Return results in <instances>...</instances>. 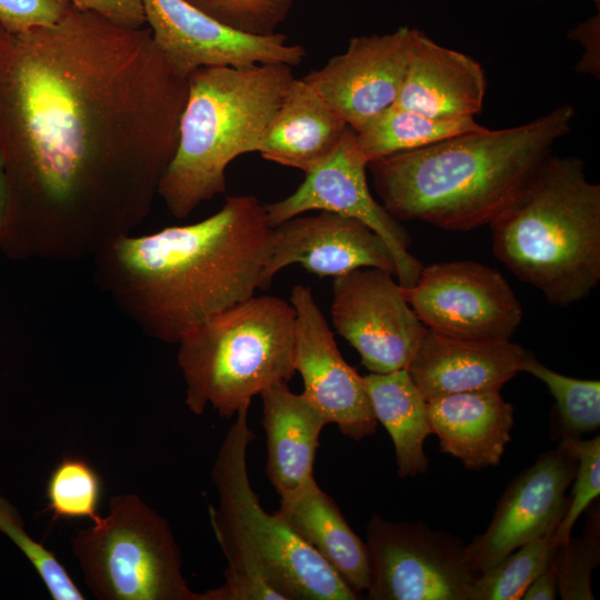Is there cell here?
<instances>
[{"label":"cell","instance_id":"32","mask_svg":"<svg viewBox=\"0 0 600 600\" xmlns=\"http://www.w3.org/2000/svg\"><path fill=\"white\" fill-rule=\"evenodd\" d=\"M559 442L573 453L577 469L568 510L553 532L556 546L571 537L576 521L600 493V437L563 438Z\"/></svg>","mask_w":600,"mask_h":600},{"label":"cell","instance_id":"35","mask_svg":"<svg viewBox=\"0 0 600 600\" xmlns=\"http://www.w3.org/2000/svg\"><path fill=\"white\" fill-rule=\"evenodd\" d=\"M599 34L600 16L599 13L590 17L588 20L577 24L568 32L571 39L578 40L584 48L581 60L576 66L580 72L592 74L599 78Z\"/></svg>","mask_w":600,"mask_h":600},{"label":"cell","instance_id":"20","mask_svg":"<svg viewBox=\"0 0 600 600\" xmlns=\"http://www.w3.org/2000/svg\"><path fill=\"white\" fill-rule=\"evenodd\" d=\"M429 423L443 453L467 470L500 463L514 424V408L500 391L453 393L427 401Z\"/></svg>","mask_w":600,"mask_h":600},{"label":"cell","instance_id":"27","mask_svg":"<svg viewBox=\"0 0 600 600\" xmlns=\"http://www.w3.org/2000/svg\"><path fill=\"white\" fill-rule=\"evenodd\" d=\"M554 547L552 532L510 552L478 574L468 600H521L527 587L550 560Z\"/></svg>","mask_w":600,"mask_h":600},{"label":"cell","instance_id":"13","mask_svg":"<svg viewBox=\"0 0 600 600\" xmlns=\"http://www.w3.org/2000/svg\"><path fill=\"white\" fill-rule=\"evenodd\" d=\"M146 24L169 63L183 77L203 67L244 68L263 63L300 64L306 50L284 34L240 32L184 0H142Z\"/></svg>","mask_w":600,"mask_h":600},{"label":"cell","instance_id":"31","mask_svg":"<svg viewBox=\"0 0 600 600\" xmlns=\"http://www.w3.org/2000/svg\"><path fill=\"white\" fill-rule=\"evenodd\" d=\"M222 24L243 33H277L296 0H184Z\"/></svg>","mask_w":600,"mask_h":600},{"label":"cell","instance_id":"38","mask_svg":"<svg viewBox=\"0 0 600 600\" xmlns=\"http://www.w3.org/2000/svg\"><path fill=\"white\" fill-rule=\"evenodd\" d=\"M591 1H592V2L597 6V8L599 9V7H600V0H591Z\"/></svg>","mask_w":600,"mask_h":600},{"label":"cell","instance_id":"18","mask_svg":"<svg viewBox=\"0 0 600 600\" xmlns=\"http://www.w3.org/2000/svg\"><path fill=\"white\" fill-rule=\"evenodd\" d=\"M527 349L508 341H473L429 329L407 371L426 401L461 392L500 391L521 372Z\"/></svg>","mask_w":600,"mask_h":600},{"label":"cell","instance_id":"8","mask_svg":"<svg viewBox=\"0 0 600 600\" xmlns=\"http://www.w3.org/2000/svg\"><path fill=\"white\" fill-rule=\"evenodd\" d=\"M72 538L83 580L100 600H200L182 574L168 521L132 493L110 498L108 513Z\"/></svg>","mask_w":600,"mask_h":600},{"label":"cell","instance_id":"37","mask_svg":"<svg viewBox=\"0 0 600 600\" xmlns=\"http://www.w3.org/2000/svg\"><path fill=\"white\" fill-rule=\"evenodd\" d=\"M7 207V177L4 170V160L0 149V228L4 218Z\"/></svg>","mask_w":600,"mask_h":600},{"label":"cell","instance_id":"34","mask_svg":"<svg viewBox=\"0 0 600 600\" xmlns=\"http://www.w3.org/2000/svg\"><path fill=\"white\" fill-rule=\"evenodd\" d=\"M71 6L93 11L110 21L131 28L146 26L142 0H67Z\"/></svg>","mask_w":600,"mask_h":600},{"label":"cell","instance_id":"4","mask_svg":"<svg viewBox=\"0 0 600 600\" xmlns=\"http://www.w3.org/2000/svg\"><path fill=\"white\" fill-rule=\"evenodd\" d=\"M249 407L237 411L211 471L219 506L209 507V517L227 568L224 583L200 593V600L360 599L313 548L261 507L248 472V448L256 439Z\"/></svg>","mask_w":600,"mask_h":600},{"label":"cell","instance_id":"3","mask_svg":"<svg viewBox=\"0 0 600 600\" xmlns=\"http://www.w3.org/2000/svg\"><path fill=\"white\" fill-rule=\"evenodd\" d=\"M564 103L527 123L460 133L368 163L381 204L398 221L447 231L489 223L571 130Z\"/></svg>","mask_w":600,"mask_h":600},{"label":"cell","instance_id":"36","mask_svg":"<svg viewBox=\"0 0 600 600\" xmlns=\"http://www.w3.org/2000/svg\"><path fill=\"white\" fill-rule=\"evenodd\" d=\"M556 592L557 583L551 556L544 568L527 587L521 600H553L556 598Z\"/></svg>","mask_w":600,"mask_h":600},{"label":"cell","instance_id":"21","mask_svg":"<svg viewBox=\"0 0 600 600\" xmlns=\"http://www.w3.org/2000/svg\"><path fill=\"white\" fill-rule=\"evenodd\" d=\"M351 129L302 78H294L260 139L257 151L308 173L322 164Z\"/></svg>","mask_w":600,"mask_h":600},{"label":"cell","instance_id":"6","mask_svg":"<svg viewBox=\"0 0 600 600\" xmlns=\"http://www.w3.org/2000/svg\"><path fill=\"white\" fill-rule=\"evenodd\" d=\"M293 79L292 67L282 63L203 67L189 74L178 146L158 188L174 218L226 191L227 167L257 151Z\"/></svg>","mask_w":600,"mask_h":600},{"label":"cell","instance_id":"24","mask_svg":"<svg viewBox=\"0 0 600 600\" xmlns=\"http://www.w3.org/2000/svg\"><path fill=\"white\" fill-rule=\"evenodd\" d=\"M378 422L389 432L396 451L398 474L406 479L426 473L429 460L426 439L432 433L427 401L407 369L363 377Z\"/></svg>","mask_w":600,"mask_h":600},{"label":"cell","instance_id":"2","mask_svg":"<svg viewBox=\"0 0 600 600\" xmlns=\"http://www.w3.org/2000/svg\"><path fill=\"white\" fill-rule=\"evenodd\" d=\"M272 227L251 194L212 216L122 236L93 257V280L146 336L177 344L190 330L264 289Z\"/></svg>","mask_w":600,"mask_h":600},{"label":"cell","instance_id":"19","mask_svg":"<svg viewBox=\"0 0 600 600\" xmlns=\"http://www.w3.org/2000/svg\"><path fill=\"white\" fill-rule=\"evenodd\" d=\"M487 90L482 66L414 29L404 78L392 106L431 118L481 112Z\"/></svg>","mask_w":600,"mask_h":600},{"label":"cell","instance_id":"25","mask_svg":"<svg viewBox=\"0 0 600 600\" xmlns=\"http://www.w3.org/2000/svg\"><path fill=\"white\" fill-rule=\"evenodd\" d=\"M483 128L473 117L431 118L391 106L357 131L356 140L359 150L370 162Z\"/></svg>","mask_w":600,"mask_h":600},{"label":"cell","instance_id":"11","mask_svg":"<svg viewBox=\"0 0 600 600\" xmlns=\"http://www.w3.org/2000/svg\"><path fill=\"white\" fill-rule=\"evenodd\" d=\"M388 271L360 268L332 283L331 320L371 373L407 369L427 328Z\"/></svg>","mask_w":600,"mask_h":600},{"label":"cell","instance_id":"28","mask_svg":"<svg viewBox=\"0 0 600 600\" xmlns=\"http://www.w3.org/2000/svg\"><path fill=\"white\" fill-rule=\"evenodd\" d=\"M102 479L98 471L79 457H64L52 469L47 484V510L53 520L99 519Z\"/></svg>","mask_w":600,"mask_h":600},{"label":"cell","instance_id":"29","mask_svg":"<svg viewBox=\"0 0 600 600\" xmlns=\"http://www.w3.org/2000/svg\"><path fill=\"white\" fill-rule=\"evenodd\" d=\"M0 531L23 552L53 600H83V592L57 556L30 537L21 514L0 492Z\"/></svg>","mask_w":600,"mask_h":600},{"label":"cell","instance_id":"16","mask_svg":"<svg viewBox=\"0 0 600 600\" xmlns=\"http://www.w3.org/2000/svg\"><path fill=\"white\" fill-rule=\"evenodd\" d=\"M414 29L354 37L347 50L302 79L354 131L391 107L399 94Z\"/></svg>","mask_w":600,"mask_h":600},{"label":"cell","instance_id":"14","mask_svg":"<svg viewBox=\"0 0 600 600\" xmlns=\"http://www.w3.org/2000/svg\"><path fill=\"white\" fill-rule=\"evenodd\" d=\"M296 310L294 368L303 380V397L340 432L362 440L377 432L364 379L343 359L310 287L291 289Z\"/></svg>","mask_w":600,"mask_h":600},{"label":"cell","instance_id":"33","mask_svg":"<svg viewBox=\"0 0 600 600\" xmlns=\"http://www.w3.org/2000/svg\"><path fill=\"white\" fill-rule=\"evenodd\" d=\"M67 0H0V27L9 32L50 26L69 7Z\"/></svg>","mask_w":600,"mask_h":600},{"label":"cell","instance_id":"23","mask_svg":"<svg viewBox=\"0 0 600 600\" xmlns=\"http://www.w3.org/2000/svg\"><path fill=\"white\" fill-rule=\"evenodd\" d=\"M300 539L361 594L369 586V552L342 516L336 501L316 479L297 492L280 498L274 512Z\"/></svg>","mask_w":600,"mask_h":600},{"label":"cell","instance_id":"12","mask_svg":"<svg viewBox=\"0 0 600 600\" xmlns=\"http://www.w3.org/2000/svg\"><path fill=\"white\" fill-rule=\"evenodd\" d=\"M368 160L349 129L337 150L319 167L306 173L303 182L287 198L263 203L268 222L274 227L307 211H330L357 219L387 243L396 262L398 283L409 288L422 263L409 248L411 237L400 221L374 200L367 180Z\"/></svg>","mask_w":600,"mask_h":600},{"label":"cell","instance_id":"9","mask_svg":"<svg viewBox=\"0 0 600 600\" xmlns=\"http://www.w3.org/2000/svg\"><path fill=\"white\" fill-rule=\"evenodd\" d=\"M370 600H468L478 573L467 544L423 522L374 513L367 526Z\"/></svg>","mask_w":600,"mask_h":600},{"label":"cell","instance_id":"5","mask_svg":"<svg viewBox=\"0 0 600 600\" xmlns=\"http://www.w3.org/2000/svg\"><path fill=\"white\" fill-rule=\"evenodd\" d=\"M492 251L552 306L577 303L600 281V186L578 157L550 153L489 223Z\"/></svg>","mask_w":600,"mask_h":600},{"label":"cell","instance_id":"15","mask_svg":"<svg viewBox=\"0 0 600 600\" xmlns=\"http://www.w3.org/2000/svg\"><path fill=\"white\" fill-rule=\"evenodd\" d=\"M576 469V457L559 442L507 486L488 528L467 544L468 560L478 574L523 544L554 532L568 510L566 492Z\"/></svg>","mask_w":600,"mask_h":600},{"label":"cell","instance_id":"22","mask_svg":"<svg viewBox=\"0 0 600 600\" xmlns=\"http://www.w3.org/2000/svg\"><path fill=\"white\" fill-rule=\"evenodd\" d=\"M261 424L267 434L266 473L281 497L290 496L314 479L319 438L327 423L303 397L278 382L260 394Z\"/></svg>","mask_w":600,"mask_h":600},{"label":"cell","instance_id":"10","mask_svg":"<svg viewBox=\"0 0 600 600\" xmlns=\"http://www.w3.org/2000/svg\"><path fill=\"white\" fill-rule=\"evenodd\" d=\"M404 298L423 326L437 333L473 341H508L523 310L494 268L474 261L422 267Z\"/></svg>","mask_w":600,"mask_h":600},{"label":"cell","instance_id":"1","mask_svg":"<svg viewBox=\"0 0 600 600\" xmlns=\"http://www.w3.org/2000/svg\"><path fill=\"white\" fill-rule=\"evenodd\" d=\"M187 96L148 26L69 4L50 26L0 27V253L80 261L130 234L174 156Z\"/></svg>","mask_w":600,"mask_h":600},{"label":"cell","instance_id":"17","mask_svg":"<svg viewBox=\"0 0 600 600\" xmlns=\"http://www.w3.org/2000/svg\"><path fill=\"white\" fill-rule=\"evenodd\" d=\"M291 264L318 277L337 278L360 268L397 274L394 259L381 237L361 221L330 211L297 216L272 227L264 289Z\"/></svg>","mask_w":600,"mask_h":600},{"label":"cell","instance_id":"26","mask_svg":"<svg viewBox=\"0 0 600 600\" xmlns=\"http://www.w3.org/2000/svg\"><path fill=\"white\" fill-rule=\"evenodd\" d=\"M521 372L541 380L556 400L559 438H580L600 427V382L558 373L527 350Z\"/></svg>","mask_w":600,"mask_h":600},{"label":"cell","instance_id":"30","mask_svg":"<svg viewBox=\"0 0 600 600\" xmlns=\"http://www.w3.org/2000/svg\"><path fill=\"white\" fill-rule=\"evenodd\" d=\"M592 517V526L583 538L570 537L554 547L552 561L557 590L563 600H592L591 573L600 561L599 523Z\"/></svg>","mask_w":600,"mask_h":600},{"label":"cell","instance_id":"7","mask_svg":"<svg viewBox=\"0 0 600 600\" xmlns=\"http://www.w3.org/2000/svg\"><path fill=\"white\" fill-rule=\"evenodd\" d=\"M296 310L273 296L252 297L187 332L177 361L184 402L202 414L210 404L232 418L254 396L289 382L294 368Z\"/></svg>","mask_w":600,"mask_h":600}]
</instances>
